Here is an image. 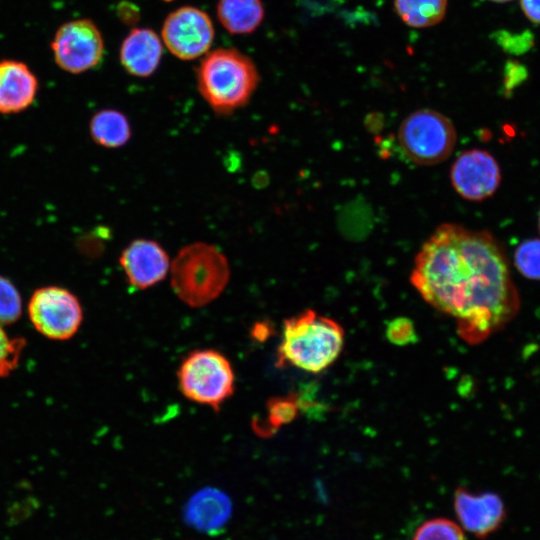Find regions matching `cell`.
<instances>
[{
  "label": "cell",
  "mask_w": 540,
  "mask_h": 540,
  "mask_svg": "<svg viewBox=\"0 0 540 540\" xmlns=\"http://www.w3.org/2000/svg\"><path fill=\"white\" fill-rule=\"evenodd\" d=\"M270 332H271L270 326L264 322H261V323L255 324V326L253 327L252 336L256 340L264 341L269 337Z\"/></svg>",
  "instance_id": "cell-26"
},
{
  "label": "cell",
  "mask_w": 540,
  "mask_h": 540,
  "mask_svg": "<svg viewBox=\"0 0 540 540\" xmlns=\"http://www.w3.org/2000/svg\"><path fill=\"white\" fill-rule=\"evenodd\" d=\"M171 286L191 307L215 300L230 278L226 256L214 245L195 242L183 247L170 265Z\"/></svg>",
  "instance_id": "cell-4"
},
{
  "label": "cell",
  "mask_w": 540,
  "mask_h": 540,
  "mask_svg": "<svg viewBox=\"0 0 540 540\" xmlns=\"http://www.w3.org/2000/svg\"><path fill=\"white\" fill-rule=\"evenodd\" d=\"M489 1H492V2H495V3H506V2H510L512 0H489Z\"/></svg>",
  "instance_id": "cell-27"
},
{
  "label": "cell",
  "mask_w": 540,
  "mask_h": 540,
  "mask_svg": "<svg viewBox=\"0 0 540 540\" xmlns=\"http://www.w3.org/2000/svg\"><path fill=\"white\" fill-rule=\"evenodd\" d=\"M51 50L56 64L64 71L80 74L102 60L104 40L96 24L88 19L63 23L55 32Z\"/></svg>",
  "instance_id": "cell-8"
},
{
  "label": "cell",
  "mask_w": 540,
  "mask_h": 540,
  "mask_svg": "<svg viewBox=\"0 0 540 540\" xmlns=\"http://www.w3.org/2000/svg\"><path fill=\"white\" fill-rule=\"evenodd\" d=\"M412 540H465V536L456 522L447 518H433L417 528Z\"/></svg>",
  "instance_id": "cell-20"
},
{
  "label": "cell",
  "mask_w": 540,
  "mask_h": 540,
  "mask_svg": "<svg viewBox=\"0 0 540 540\" xmlns=\"http://www.w3.org/2000/svg\"><path fill=\"white\" fill-rule=\"evenodd\" d=\"M23 344L22 340L11 339L0 325V376L16 367Z\"/></svg>",
  "instance_id": "cell-24"
},
{
  "label": "cell",
  "mask_w": 540,
  "mask_h": 540,
  "mask_svg": "<svg viewBox=\"0 0 540 540\" xmlns=\"http://www.w3.org/2000/svg\"><path fill=\"white\" fill-rule=\"evenodd\" d=\"M265 11L262 0H219L217 17L231 34H250L262 23Z\"/></svg>",
  "instance_id": "cell-16"
},
{
  "label": "cell",
  "mask_w": 540,
  "mask_h": 540,
  "mask_svg": "<svg viewBox=\"0 0 540 540\" xmlns=\"http://www.w3.org/2000/svg\"><path fill=\"white\" fill-rule=\"evenodd\" d=\"M92 140L105 148L115 149L124 146L131 137L128 118L115 109H102L96 112L89 122Z\"/></svg>",
  "instance_id": "cell-17"
},
{
  "label": "cell",
  "mask_w": 540,
  "mask_h": 540,
  "mask_svg": "<svg viewBox=\"0 0 540 540\" xmlns=\"http://www.w3.org/2000/svg\"><path fill=\"white\" fill-rule=\"evenodd\" d=\"M162 40L168 50L182 60L205 54L214 40V26L209 15L193 6L172 11L164 20Z\"/></svg>",
  "instance_id": "cell-9"
},
{
  "label": "cell",
  "mask_w": 540,
  "mask_h": 540,
  "mask_svg": "<svg viewBox=\"0 0 540 540\" xmlns=\"http://www.w3.org/2000/svg\"><path fill=\"white\" fill-rule=\"evenodd\" d=\"M410 281L428 304L455 320L470 344L504 328L519 310L507 257L488 232L438 226L418 251Z\"/></svg>",
  "instance_id": "cell-1"
},
{
  "label": "cell",
  "mask_w": 540,
  "mask_h": 540,
  "mask_svg": "<svg viewBox=\"0 0 540 540\" xmlns=\"http://www.w3.org/2000/svg\"><path fill=\"white\" fill-rule=\"evenodd\" d=\"M514 262L525 277L540 280V240L522 242L515 251Z\"/></svg>",
  "instance_id": "cell-22"
},
{
  "label": "cell",
  "mask_w": 540,
  "mask_h": 540,
  "mask_svg": "<svg viewBox=\"0 0 540 540\" xmlns=\"http://www.w3.org/2000/svg\"><path fill=\"white\" fill-rule=\"evenodd\" d=\"M38 79L28 65L14 59L0 61V113L16 114L34 102Z\"/></svg>",
  "instance_id": "cell-13"
},
{
  "label": "cell",
  "mask_w": 540,
  "mask_h": 540,
  "mask_svg": "<svg viewBox=\"0 0 540 540\" xmlns=\"http://www.w3.org/2000/svg\"><path fill=\"white\" fill-rule=\"evenodd\" d=\"M186 519L201 530L220 528L231 512L229 497L219 489L204 488L195 493L187 503Z\"/></svg>",
  "instance_id": "cell-15"
},
{
  "label": "cell",
  "mask_w": 540,
  "mask_h": 540,
  "mask_svg": "<svg viewBox=\"0 0 540 540\" xmlns=\"http://www.w3.org/2000/svg\"><path fill=\"white\" fill-rule=\"evenodd\" d=\"M120 265L130 285L147 289L162 281L171 262L164 248L150 239H136L121 252Z\"/></svg>",
  "instance_id": "cell-11"
},
{
  "label": "cell",
  "mask_w": 540,
  "mask_h": 540,
  "mask_svg": "<svg viewBox=\"0 0 540 540\" xmlns=\"http://www.w3.org/2000/svg\"><path fill=\"white\" fill-rule=\"evenodd\" d=\"M520 6L528 20L540 25V0H520Z\"/></svg>",
  "instance_id": "cell-25"
},
{
  "label": "cell",
  "mask_w": 540,
  "mask_h": 540,
  "mask_svg": "<svg viewBox=\"0 0 540 540\" xmlns=\"http://www.w3.org/2000/svg\"><path fill=\"white\" fill-rule=\"evenodd\" d=\"M165 1H171V0H165Z\"/></svg>",
  "instance_id": "cell-29"
},
{
  "label": "cell",
  "mask_w": 540,
  "mask_h": 540,
  "mask_svg": "<svg viewBox=\"0 0 540 540\" xmlns=\"http://www.w3.org/2000/svg\"><path fill=\"white\" fill-rule=\"evenodd\" d=\"M450 179L461 197L470 201H481L496 191L501 174L490 153L472 149L460 154L452 164Z\"/></svg>",
  "instance_id": "cell-10"
},
{
  "label": "cell",
  "mask_w": 540,
  "mask_h": 540,
  "mask_svg": "<svg viewBox=\"0 0 540 540\" xmlns=\"http://www.w3.org/2000/svg\"><path fill=\"white\" fill-rule=\"evenodd\" d=\"M385 336L390 343L398 346L414 344L417 341L414 323L406 317L390 320L386 325Z\"/></svg>",
  "instance_id": "cell-23"
},
{
  "label": "cell",
  "mask_w": 540,
  "mask_h": 540,
  "mask_svg": "<svg viewBox=\"0 0 540 540\" xmlns=\"http://www.w3.org/2000/svg\"><path fill=\"white\" fill-rule=\"evenodd\" d=\"M28 315L35 329L43 336L66 340L78 331L83 311L72 292L59 286H46L31 295Z\"/></svg>",
  "instance_id": "cell-7"
},
{
  "label": "cell",
  "mask_w": 540,
  "mask_h": 540,
  "mask_svg": "<svg viewBox=\"0 0 540 540\" xmlns=\"http://www.w3.org/2000/svg\"><path fill=\"white\" fill-rule=\"evenodd\" d=\"M457 140L452 121L433 109H419L401 123L398 142L404 155L413 163L431 166L445 161Z\"/></svg>",
  "instance_id": "cell-5"
},
{
  "label": "cell",
  "mask_w": 540,
  "mask_h": 540,
  "mask_svg": "<svg viewBox=\"0 0 540 540\" xmlns=\"http://www.w3.org/2000/svg\"><path fill=\"white\" fill-rule=\"evenodd\" d=\"M454 509L461 526L477 537L495 531L505 518L502 500L491 492L472 493L460 487L454 494Z\"/></svg>",
  "instance_id": "cell-12"
},
{
  "label": "cell",
  "mask_w": 540,
  "mask_h": 540,
  "mask_svg": "<svg viewBox=\"0 0 540 540\" xmlns=\"http://www.w3.org/2000/svg\"><path fill=\"white\" fill-rule=\"evenodd\" d=\"M162 53V41L155 31L135 28L123 40L119 56L129 74L148 77L158 68Z\"/></svg>",
  "instance_id": "cell-14"
},
{
  "label": "cell",
  "mask_w": 540,
  "mask_h": 540,
  "mask_svg": "<svg viewBox=\"0 0 540 540\" xmlns=\"http://www.w3.org/2000/svg\"><path fill=\"white\" fill-rule=\"evenodd\" d=\"M177 377L186 398L215 410L234 392L233 368L229 360L215 350L190 353L181 363Z\"/></svg>",
  "instance_id": "cell-6"
},
{
  "label": "cell",
  "mask_w": 540,
  "mask_h": 540,
  "mask_svg": "<svg viewBox=\"0 0 540 540\" xmlns=\"http://www.w3.org/2000/svg\"><path fill=\"white\" fill-rule=\"evenodd\" d=\"M539 229H540V214H539Z\"/></svg>",
  "instance_id": "cell-28"
},
{
  "label": "cell",
  "mask_w": 540,
  "mask_h": 540,
  "mask_svg": "<svg viewBox=\"0 0 540 540\" xmlns=\"http://www.w3.org/2000/svg\"><path fill=\"white\" fill-rule=\"evenodd\" d=\"M343 346L344 330L337 321L305 310L285 320L277 365L319 373L336 361Z\"/></svg>",
  "instance_id": "cell-2"
},
{
  "label": "cell",
  "mask_w": 540,
  "mask_h": 540,
  "mask_svg": "<svg viewBox=\"0 0 540 540\" xmlns=\"http://www.w3.org/2000/svg\"><path fill=\"white\" fill-rule=\"evenodd\" d=\"M22 313L21 295L16 286L0 275V325L16 322Z\"/></svg>",
  "instance_id": "cell-21"
},
{
  "label": "cell",
  "mask_w": 540,
  "mask_h": 540,
  "mask_svg": "<svg viewBox=\"0 0 540 540\" xmlns=\"http://www.w3.org/2000/svg\"><path fill=\"white\" fill-rule=\"evenodd\" d=\"M448 0H394L400 19L413 28H428L440 23L447 11Z\"/></svg>",
  "instance_id": "cell-18"
},
{
  "label": "cell",
  "mask_w": 540,
  "mask_h": 540,
  "mask_svg": "<svg viewBox=\"0 0 540 540\" xmlns=\"http://www.w3.org/2000/svg\"><path fill=\"white\" fill-rule=\"evenodd\" d=\"M264 419L256 418L253 430L262 437H269L282 425L293 421L298 412V400L294 395L274 397L267 402Z\"/></svg>",
  "instance_id": "cell-19"
},
{
  "label": "cell",
  "mask_w": 540,
  "mask_h": 540,
  "mask_svg": "<svg viewBox=\"0 0 540 540\" xmlns=\"http://www.w3.org/2000/svg\"><path fill=\"white\" fill-rule=\"evenodd\" d=\"M196 76L201 96L220 115L245 106L260 81L252 59L235 48H218L206 54Z\"/></svg>",
  "instance_id": "cell-3"
}]
</instances>
